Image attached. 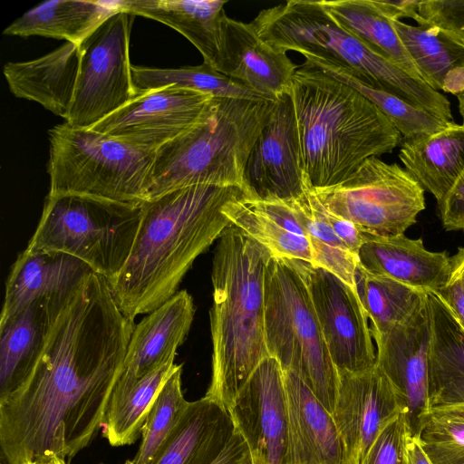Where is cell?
I'll list each match as a JSON object with an SVG mask.
<instances>
[{
	"label": "cell",
	"instance_id": "obj_1",
	"mask_svg": "<svg viewBox=\"0 0 464 464\" xmlns=\"http://www.w3.org/2000/svg\"><path fill=\"white\" fill-rule=\"evenodd\" d=\"M134 320L92 272L63 304L25 381L0 398V464L67 461L102 427Z\"/></svg>",
	"mask_w": 464,
	"mask_h": 464
},
{
	"label": "cell",
	"instance_id": "obj_39",
	"mask_svg": "<svg viewBox=\"0 0 464 464\" xmlns=\"http://www.w3.org/2000/svg\"><path fill=\"white\" fill-rule=\"evenodd\" d=\"M409 439L404 415L400 412L380 431L363 464H408Z\"/></svg>",
	"mask_w": 464,
	"mask_h": 464
},
{
	"label": "cell",
	"instance_id": "obj_38",
	"mask_svg": "<svg viewBox=\"0 0 464 464\" xmlns=\"http://www.w3.org/2000/svg\"><path fill=\"white\" fill-rule=\"evenodd\" d=\"M420 441L433 464H464V421L431 415Z\"/></svg>",
	"mask_w": 464,
	"mask_h": 464
},
{
	"label": "cell",
	"instance_id": "obj_9",
	"mask_svg": "<svg viewBox=\"0 0 464 464\" xmlns=\"http://www.w3.org/2000/svg\"><path fill=\"white\" fill-rule=\"evenodd\" d=\"M140 218L141 204L48 194L26 248L74 256L111 284L129 256Z\"/></svg>",
	"mask_w": 464,
	"mask_h": 464
},
{
	"label": "cell",
	"instance_id": "obj_34",
	"mask_svg": "<svg viewBox=\"0 0 464 464\" xmlns=\"http://www.w3.org/2000/svg\"><path fill=\"white\" fill-rule=\"evenodd\" d=\"M304 63L320 69L358 91L388 118L404 140L433 134L452 123L419 109L392 93L366 84L343 67L312 57H304Z\"/></svg>",
	"mask_w": 464,
	"mask_h": 464
},
{
	"label": "cell",
	"instance_id": "obj_6",
	"mask_svg": "<svg viewBox=\"0 0 464 464\" xmlns=\"http://www.w3.org/2000/svg\"><path fill=\"white\" fill-rule=\"evenodd\" d=\"M272 102L214 98L195 126L156 150L147 200L192 185L237 187L247 196V160Z\"/></svg>",
	"mask_w": 464,
	"mask_h": 464
},
{
	"label": "cell",
	"instance_id": "obj_37",
	"mask_svg": "<svg viewBox=\"0 0 464 464\" xmlns=\"http://www.w3.org/2000/svg\"><path fill=\"white\" fill-rule=\"evenodd\" d=\"M182 365L169 377L147 416L141 443L132 460L125 464H150L158 450L179 422L188 407L181 387Z\"/></svg>",
	"mask_w": 464,
	"mask_h": 464
},
{
	"label": "cell",
	"instance_id": "obj_40",
	"mask_svg": "<svg viewBox=\"0 0 464 464\" xmlns=\"http://www.w3.org/2000/svg\"><path fill=\"white\" fill-rule=\"evenodd\" d=\"M418 24L437 26L464 43V0L418 1Z\"/></svg>",
	"mask_w": 464,
	"mask_h": 464
},
{
	"label": "cell",
	"instance_id": "obj_17",
	"mask_svg": "<svg viewBox=\"0 0 464 464\" xmlns=\"http://www.w3.org/2000/svg\"><path fill=\"white\" fill-rule=\"evenodd\" d=\"M338 377L333 417L343 464H363L380 431L401 411L392 383L379 367L357 373L338 372Z\"/></svg>",
	"mask_w": 464,
	"mask_h": 464
},
{
	"label": "cell",
	"instance_id": "obj_41",
	"mask_svg": "<svg viewBox=\"0 0 464 464\" xmlns=\"http://www.w3.org/2000/svg\"><path fill=\"white\" fill-rule=\"evenodd\" d=\"M437 204L443 227L450 231H464V173Z\"/></svg>",
	"mask_w": 464,
	"mask_h": 464
},
{
	"label": "cell",
	"instance_id": "obj_30",
	"mask_svg": "<svg viewBox=\"0 0 464 464\" xmlns=\"http://www.w3.org/2000/svg\"><path fill=\"white\" fill-rule=\"evenodd\" d=\"M117 10L115 1H46L11 23L4 34L38 35L80 44Z\"/></svg>",
	"mask_w": 464,
	"mask_h": 464
},
{
	"label": "cell",
	"instance_id": "obj_27",
	"mask_svg": "<svg viewBox=\"0 0 464 464\" xmlns=\"http://www.w3.org/2000/svg\"><path fill=\"white\" fill-rule=\"evenodd\" d=\"M234 430L227 409L205 397L189 401L150 464H212Z\"/></svg>",
	"mask_w": 464,
	"mask_h": 464
},
{
	"label": "cell",
	"instance_id": "obj_2",
	"mask_svg": "<svg viewBox=\"0 0 464 464\" xmlns=\"http://www.w3.org/2000/svg\"><path fill=\"white\" fill-rule=\"evenodd\" d=\"M244 194L237 187L192 185L144 201L129 256L110 284L121 311L134 320L175 295L196 258L231 224L224 207Z\"/></svg>",
	"mask_w": 464,
	"mask_h": 464
},
{
	"label": "cell",
	"instance_id": "obj_26",
	"mask_svg": "<svg viewBox=\"0 0 464 464\" xmlns=\"http://www.w3.org/2000/svg\"><path fill=\"white\" fill-rule=\"evenodd\" d=\"M425 300L430 408L464 405V327L437 292L426 291Z\"/></svg>",
	"mask_w": 464,
	"mask_h": 464
},
{
	"label": "cell",
	"instance_id": "obj_13",
	"mask_svg": "<svg viewBox=\"0 0 464 464\" xmlns=\"http://www.w3.org/2000/svg\"><path fill=\"white\" fill-rule=\"evenodd\" d=\"M376 343V366L392 383L409 436L420 439L431 416L429 400L430 328L426 300L403 323L383 334L372 333Z\"/></svg>",
	"mask_w": 464,
	"mask_h": 464
},
{
	"label": "cell",
	"instance_id": "obj_5",
	"mask_svg": "<svg viewBox=\"0 0 464 464\" xmlns=\"http://www.w3.org/2000/svg\"><path fill=\"white\" fill-rule=\"evenodd\" d=\"M252 23L257 34L280 52L294 51L343 67L366 84L453 122L450 102L444 94L341 27L319 1L289 0L261 10Z\"/></svg>",
	"mask_w": 464,
	"mask_h": 464
},
{
	"label": "cell",
	"instance_id": "obj_20",
	"mask_svg": "<svg viewBox=\"0 0 464 464\" xmlns=\"http://www.w3.org/2000/svg\"><path fill=\"white\" fill-rule=\"evenodd\" d=\"M297 68L286 53L275 49L257 34L252 22L227 16L221 73L275 101L290 94Z\"/></svg>",
	"mask_w": 464,
	"mask_h": 464
},
{
	"label": "cell",
	"instance_id": "obj_18",
	"mask_svg": "<svg viewBox=\"0 0 464 464\" xmlns=\"http://www.w3.org/2000/svg\"><path fill=\"white\" fill-rule=\"evenodd\" d=\"M194 314L191 295L187 290H180L135 325L106 412L115 408L139 380L175 361Z\"/></svg>",
	"mask_w": 464,
	"mask_h": 464
},
{
	"label": "cell",
	"instance_id": "obj_49",
	"mask_svg": "<svg viewBox=\"0 0 464 464\" xmlns=\"http://www.w3.org/2000/svg\"><path fill=\"white\" fill-rule=\"evenodd\" d=\"M45 461L47 464H67V461L56 457L48 459Z\"/></svg>",
	"mask_w": 464,
	"mask_h": 464
},
{
	"label": "cell",
	"instance_id": "obj_24",
	"mask_svg": "<svg viewBox=\"0 0 464 464\" xmlns=\"http://www.w3.org/2000/svg\"><path fill=\"white\" fill-rule=\"evenodd\" d=\"M119 9L164 24L187 38L204 63L220 72L225 52L226 0H121Z\"/></svg>",
	"mask_w": 464,
	"mask_h": 464
},
{
	"label": "cell",
	"instance_id": "obj_21",
	"mask_svg": "<svg viewBox=\"0 0 464 464\" xmlns=\"http://www.w3.org/2000/svg\"><path fill=\"white\" fill-rule=\"evenodd\" d=\"M358 259L359 265L371 274L424 292L440 289L452 273V259L446 251H430L421 238L411 239L404 234L394 237L365 234Z\"/></svg>",
	"mask_w": 464,
	"mask_h": 464
},
{
	"label": "cell",
	"instance_id": "obj_43",
	"mask_svg": "<svg viewBox=\"0 0 464 464\" xmlns=\"http://www.w3.org/2000/svg\"><path fill=\"white\" fill-rule=\"evenodd\" d=\"M437 292L464 327V283L452 270L448 282Z\"/></svg>",
	"mask_w": 464,
	"mask_h": 464
},
{
	"label": "cell",
	"instance_id": "obj_10",
	"mask_svg": "<svg viewBox=\"0 0 464 464\" xmlns=\"http://www.w3.org/2000/svg\"><path fill=\"white\" fill-rule=\"evenodd\" d=\"M309 191L328 211L375 237L404 234L425 208V190L411 174L378 157L366 160L343 182Z\"/></svg>",
	"mask_w": 464,
	"mask_h": 464
},
{
	"label": "cell",
	"instance_id": "obj_44",
	"mask_svg": "<svg viewBox=\"0 0 464 464\" xmlns=\"http://www.w3.org/2000/svg\"><path fill=\"white\" fill-rule=\"evenodd\" d=\"M248 454L245 439L235 428L230 440L212 464H240Z\"/></svg>",
	"mask_w": 464,
	"mask_h": 464
},
{
	"label": "cell",
	"instance_id": "obj_4",
	"mask_svg": "<svg viewBox=\"0 0 464 464\" xmlns=\"http://www.w3.org/2000/svg\"><path fill=\"white\" fill-rule=\"evenodd\" d=\"M271 252L230 224L215 247L210 309L211 380L205 398L230 411L259 363L269 357L264 280Z\"/></svg>",
	"mask_w": 464,
	"mask_h": 464
},
{
	"label": "cell",
	"instance_id": "obj_48",
	"mask_svg": "<svg viewBox=\"0 0 464 464\" xmlns=\"http://www.w3.org/2000/svg\"><path fill=\"white\" fill-rule=\"evenodd\" d=\"M458 100L459 111L461 115L464 123V88L463 90L455 95Z\"/></svg>",
	"mask_w": 464,
	"mask_h": 464
},
{
	"label": "cell",
	"instance_id": "obj_16",
	"mask_svg": "<svg viewBox=\"0 0 464 464\" xmlns=\"http://www.w3.org/2000/svg\"><path fill=\"white\" fill-rule=\"evenodd\" d=\"M246 443L252 464H285L286 406L284 372L264 359L237 393L229 411Z\"/></svg>",
	"mask_w": 464,
	"mask_h": 464
},
{
	"label": "cell",
	"instance_id": "obj_36",
	"mask_svg": "<svg viewBox=\"0 0 464 464\" xmlns=\"http://www.w3.org/2000/svg\"><path fill=\"white\" fill-rule=\"evenodd\" d=\"M232 225L242 230L278 257L295 258L313 264L308 237L295 234L265 213L246 194L235 198L223 208Z\"/></svg>",
	"mask_w": 464,
	"mask_h": 464
},
{
	"label": "cell",
	"instance_id": "obj_22",
	"mask_svg": "<svg viewBox=\"0 0 464 464\" xmlns=\"http://www.w3.org/2000/svg\"><path fill=\"white\" fill-rule=\"evenodd\" d=\"M92 272L89 266L70 255L25 248L6 279L0 321L35 300L68 297Z\"/></svg>",
	"mask_w": 464,
	"mask_h": 464
},
{
	"label": "cell",
	"instance_id": "obj_50",
	"mask_svg": "<svg viewBox=\"0 0 464 464\" xmlns=\"http://www.w3.org/2000/svg\"><path fill=\"white\" fill-rule=\"evenodd\" d=\"M30 464H47L45 460L34 461Z\"/></svg>",
	"mask_w": 464,
	"mask_h": 464
},
{
	"label": "cell",
	"instance_id": "obj_42",
	"mask_svg": "<svg viewBox=\"0 0 464 464\" xmlns=\"http://www.w3.org/2000/svg\"><path fill=\"white\" fill-rule=\"evenodd\" d=\"M326 212L328 221L335 235L353 255L358 256L360 247L365 238V234L353 222L337 216L327 209Z\"/></svg>",
	"mask_w": 464,
	"mask_h": 464
},
{
	"label": "cell",
	"instance_id": "obj_35",
	"mask_svg": "<svg viewBox=\"0 0 464 464\" xmlns=\"http://www.w3.org/2000/svg\"><path fill=\"white\" fill-rule=\"evenodd\" d=\"M178 365L172 361L148 373L105 413L102 435L111 446L130 445L137 440L154 401Z\"/></svg>",
	"mask_w": 464,
	"mask_h": 464
},
{
	"label": "cell",
	"instance_id": "obj_3",
	"mask_svg": "<svg viewBox=\"0 0 464 464\" xmlns=\"http://www.w3.org/2000/svg\"><path fill=\"white\" fill-rule=\"evenodd\" d=\"M290 97L307 190L338 185L366 160L401 143V133L373 103L313 65L297 68Z\"/></svg>",
	"mask_w": 464,
	"mask_h": 464
},
{
	"label": "cell",
	"instance_id": "obj_7",
	"mask_svg": "<svg viewBox=\"0 0 464 464\" xmlns=\"http://www.w3.org/2000/svg\"><path fill=\"white\" fill-rule=\"evenodd\" d=\"M265 334L270 357L296 373L333 414L339 377L305 281L293 258L272 256L264 280Z\"/></svg>",
	"mask_w": 464,
	"mask_h": 464
},
{
	"label": "cell",
	"instance_id": "obj_47",
	"mask_svg": "<svg viewBox=\"0 0 464 464\" xmlns=\"http://www.w3.org/2000/svg\"><path fill=\"white\" fill-rule=\"evenodd\" d=\"M452 270L460 277L464 283V247H459L458 252L451 256Z\"/></svg>",
	"mask_w": 464,
	"mask_h": 464
},
{
	"label": "cell",
	"instance_id": "obj_29",
	"mask_svg": "<svg viewBox=\"0 0 464 464\" xmlns=\"http://www.w3.org/2000/svg\"><path fill=\"white\" fill-rule=\"evenodd\" d=\"M392 24L423 82L453 95L463 90V42L434 25H411L401 20Z\"/></svg>",
	"mask_w": 464,
	"mask_h": 464
},
{
	"label": "cell",
	"instance_id": "obj_45",
	"mask_svg": "<svg viewBox=\"0 0 464 464\" xmlns=\"http://www.w3.org/2000/svg\"><path fill=\"white\" fill-rule=\"evenodd\" d=\"M408 464H433L424 449L420 439H409L407 446Z\"/></svg>",
	"mask_w": 464,
	"mask_h": 464
},
{
	"label": "cell",
	"instance_id": "obj_32",
	"mask_svg": "<svg viewBox=\"0 0 464 464\" xmlns=\"http://www.w3.org/2000/svg\"><path fill=\"white\" fill-rule=\"evenodd\" d=\"M131 76L136 96L151 90L175 86L198 91L214 98L272 102L204 62L200 65L179 68L132 65Z\"/></svg>",
	"mask_w": 464,
	"mask_h": 464
},
{
	"label": "cell",
	"instance_id": "obj_46",
	"mask_svg": "<svg viewBox=\"0 0 464 464\" xmlns=\"http://www.w3.org/2000/svg\"><path fill=\"white\" fill-rule=\"evenodd\" d=\"M431 415L441 419L464 421V405L433 408Z\"/></svg>",
	"mask_w": 464,
	"mask_h": 464
},
{
	"label": "cell",
	"instance_id": "obj_33",
	"mask_svg": "<svg viewBox=\"0 0 464 464\" xmlns=\"http://www.w3.org/2000/svg\"><path fill=\"white\" fill-rule=\"evenodd\" d=\"M355 286L371 321V332L383 334L406 321L421 304L425 292L394 279L376 276L358 265Z\"/></svg>",
	"mask_w": 464,
	"mask_h": 464
},
{
	"label": "cell",
	"instance_id": "obj_23",
	"mask_svg": "<svg viewBox=\"0 0 464 464\" xmlns=\"http://www.w3.org/2000/svg\"><path fill=\"white\" fill-rule=\"evenodd\" d=\"M80 57L79 44L66 42L39 58L5 63L3 73L15 97L35 102L66 120L75 94Z\"/></svg>",
	"mask_w": 464,
	"mask_h": 464
},
{
	"label": "cell",
	"instance_id": "obj_8",
	"mask_svg": "<svg viewBox=\"0 0 464 464\" xmlns=\"http://www.w3.org/2000/svg\"><path fill=\"white\" fill-rule=\"evenodd\" d=\"M48 194H78L136 205L147 200L156 150L65 121L48 130Z\"/></svg>",
	"mask_w": 464,
	"mask_h": 464
},
{
	"label": "cell",
	"instance_id": "obj_12",
	"mask_svg": "<svg viewBox=\"0 0 464 464\" xmlns=\"http://www.w3.org/2000/svg\"><path fill=\"white\" fill-rule=\"evenodd\" d=\"M293 260L307 285L336 370L357 373L374 368L373 338L356 288L323 267L300 259Z\"/></svg>",
	"mask_w": 464,
	"mask_h": 464
},
{
	"label": "cell",
	"instance_id": "obj_15",
	"mask_svg": "<svg viewBox=\"0 0 464 464\" xmlns=\"http://www.w3.org/2000/svg\"><path fill=\"white\" fill-rule=\"evenodd\" d=\"M247 197L288 201L307 190L290 94L273 101L246 168Z\"/></svg>",
	"mask_w": 464,
	"mask_h": 464
},
{
	"label": "cell",
	"instance_id": "obj_14",
	"mask_svg": "<svg viewBox=\"0 0 464 464\" xmlns=\"http://www.w3.org/2000/svg\"><path fill=\"white\" fill-rule=\"evenodd\" d=\"M214 97L167 86L135 96L91 129L130 145L156 150L195 126Z\"/></svg>",
	"mask_w": 464,
	"mask_h": 464
},
{
	"label": "cell",
	"instance_id": "obj_28",
	"mask_svg": "<svg viewBox=\"0 0 464 464\" xmlns=\"http://www.w3.org/2000/svg\"><path fill=\"white\" fill-rule=\"evenodd\" d=\"M404 168L440 202L464 173V123L401 143Z\"/></svg>",
	"mask_w": 464,
	"mask_h": 464
},
{
	"label": "cell",
	"instance_id": "obj_11",
	"mask_svg": "<svg viewBox=\"0 0 464 464\" xmlns=\"http://www.w3.org/2000/svg\"><path fill=\"white\" fill-rule=\"evenodd\" d=\"M134 15L119 9L80 44V67L72 104L65 122L91 129L135 96L130 61Z\"/></svg>",
	"mask_w": 464,
	"mask_h": 464
},
{
	"label": "cell",
	"instance_id": "obj_19",
	"mask_svg": "<svg viewBox=\"0 0 464 464\" xmlns=\"http://www.w3.org/2000/svg\"><path fill=\"white\" fill-rule=\"evenodd\" d=\"M286 406L285 464H343V451L333 414L304 381L283 371Z\"/></svg>",
	"mask_w": 464,
	"mask_h": 464
},
{
	"label": "cell",
	"instance_id": "obj_25",
	"mask_svg": "<svg viewBox=\"0 0 464 464\" xmlns=\"http://www.w3.org/2000/svg\"><path fill=\"white\" fill-rule=\"evenodd\" d=\"M68 297L35 300L0 321V398L15 391L32 372Z\"/></svg>",
	"mask_w": 464,
	"mask_h": 464
},
{
	"label": "cell",
	"instance_id": "obj_31",
	"mask_svg": "<svg viewBox=\"0 0 464 464\" xmlns=\"http://www.w3.org/2000/svg\"><path fill=\"white\" fill-rule=\"evenodd\" d=\"M319 2L337 24L397 64L411 77L423 82L394 29L393 19L382 8L378 0Z\"/></svg>",
	"mask_w": 464,
	"mask_h": 464
}]
</instances>
